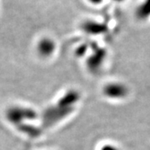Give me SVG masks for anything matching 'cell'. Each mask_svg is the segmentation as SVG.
<instances>
[{
  "mask_svg": "<svg viewBox=\"0 0 150 150\" xmlns=\"http://www.w3.org/2000/svg\"><path fill=\"white\" fill-rule=\"evenodd\" d=\"M103 93L104 96L110 99H123L128 96L129 88L128 87L122 83L112 82L104 86Z\"/></svg>",
  "mask_w": 150,
  "mask_h": 150,
  "instance_id": "1",
  "label": "cell"
},
{
  "mask_svg": "<svg viewBox=\"0 0 150 150\" xmlns=\"http://www.w3.org/2000/svg\"><path fill=\"white\" fill-rule=\"evenodd\" d=\"M105 59V51L103 49L95 50L91 56L88 57L87 60V66L89 71L97 72L101 68V66Z\"/></svg>",
  "mask_w": 150,
  "mask_h": 150,
  "instance_id": "2",
  "label": "cell"
},
{
  "mask_svg": "<svg viewBox=\"0 0 150 150\" xmlns=\"http://www.w3.org/2000/svg\"><path fill=\"white\" fill-rule=\"evenodd\" d=\"M83 31L87 33L88 34L91 35H99L104 33L108 30L107 26L102 23H98L97 21L88 20L84 22L82 26Z\"/></svg>",
  "mask_w": 150,
  "mask_h": 150,
  "instance_id": "3",
  "label": "cell"
},
{
  "mask_svg": "<svg viewBox=\"0 0 150 150\" xmlns=\"http://www.w3.org/2000/svg\"><path fill=\"white\" fill-rule=\"evenodd\" d=\"M55 48H56V44L54 40L48 38L41 39L38 46V53L41 56H43V57L51 56L55 51Z\"/></svg>",
  "mask_w": 150,
  "mask_h": 150,
  "instance_id": "4",
  "label": "cell"
},
{
  "mask_svg": "<svg viewBox=\"0 0 150 150\" xmlns=\"http://www.w3.org/2000/svg\"><path fill=\"white\" fill-rule=\"evenodd\" d=\"M34 117V112L29 109H22L18 108H15L11 109V111L8 113V118L12 122L19 121L20 119L24 118H33Z\"/></svg>",
  "mask_w": 150,
  "mask_h": 150,
  "instance_id": "5",
  "label": "cell"
},
{
  "mask_svg": "<svg viewBox=\"0 0 150 150\" xmlns=\"http://www.w3.org/2000/svg\"><path fill=\"white\" fill-rule=\"evenodd\" d=\"M136 16L140 20L150 18V0H144L136 10Z\"/></svg>",
  "mask_w": 150,
  "mask_h": 150,
  "instance_id": "6",
  "label": "cell"
},
{
  "mask_svg": "<svg viewBox=\"0 0 150 150\" xmlns=\"http://www.w3.org/2000/svg\"><path fill=\"white\" fill-rule=\"evenodd\" d=\"M100 150H119L118 148L112 144H104L100 148Z\"/></svg>",
  "mask_w": 150,
  "mask_h": 150,
  "instance_id": "7",
  "label": "cell"
},
{
  "mask_svg": "<svg viewBox=\"0 0 150 150\" xmlns=\"http://www.w3.org/2000/svg\"><path fill=\"white\" fill-rule=\"evenodd\" d=\"M89 4L93 6L101 5L104 2V0H86Z\"/></svg>",
  "mask_w": 150,
  "mask_h": 150,
  "instance_id": "8",
  "label": "cell"
},
{
  "mask_svg": "<svg viewBox=\"0 0 150 150\" xmlns=\"http://www.w3.org/2000/svg\"><path fill=\"white\" fill-rule=\"evenodd\" d=\"M86 51H87V47H86V45H83V46H81L80 48H79V50L77 51V54H78V55H83V54H85Z\"/></svg>",
  "mask_w": 150,
  "mask_h": 150,
  "instance_id": "9",
  "label": "cell"
},
{
  "mask_svg": "<svg viewBox=\"0 0 150 150\" xmlns=\"http://www.w3.org/2000/svg\"><path fill=\"white\" fill-rule=\"evenodd\" d=\"M112 1L114 3H117V4H122L123 2H125L126 0H112Z\"/></svg>",
  "mask_w": 150,
  "mask_h": 150,
  "instance_id": "10",
  "label": "cell"
}]
</instances>
